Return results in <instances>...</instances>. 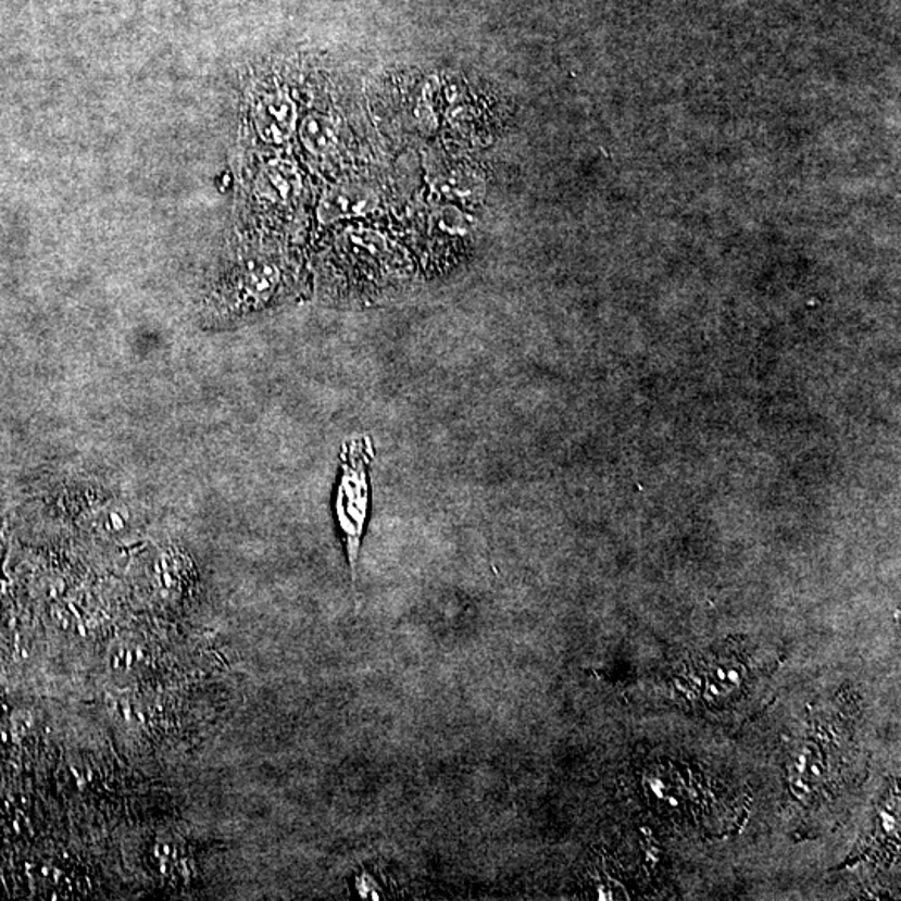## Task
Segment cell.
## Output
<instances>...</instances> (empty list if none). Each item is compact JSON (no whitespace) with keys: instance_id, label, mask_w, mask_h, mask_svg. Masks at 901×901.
<instances>
[{"instance_id":"3","label":"cell","mask_w":901,"mask_h":901,"mask_svg":"<svg viewBox=\"0 0 901 901\" xmlns=\"http://www.w3.org/2000/svg\"><path fill=\"white\" fill-rule=\"evenodd\" d=\"M376 192L361 184H341L333 187L321 199L317 216L323 223H336L349 217H361L376 209Z\"/></svg>"},{"instance_id":"6","label":"cell","mask_w":901,"mask_h":901,"mask_svg":"<svg viewBox=\"0 0 901 901\" xmlns=\"http://www.w3.org/2000/svg\"><path fill=\"white\" fill-rule=\"evenodd\" d=\"M302 146L314 158H327L338 146V127L327 115L310 114L299 127Z\"/></svg>"},{"instance_id":"1","label":"cell","mask_w":901,"mask_h":901,"mask_svg":"<svg viewBox=\"0 0 901 901\" xmlns=\"http://www.w3.org/2000/svg\"><path fill=\"white\" fill-rule=\"evenodd\" d=\"M367 451L370 449H364L363 442H354V449L346 456L341 492H339V523L345 533L346 553H348L354 581L361 539H363L364 525H366L367 501H370L366 479Z\"/></svg>"},{"instance_id":"5","label":"cell","mask_w":901,"mask_h":901,"mask_svg":"<svg viewBox=\"0 0 901 901\" xmlns=\"http://www.w3.org/2000/svg\"><path fill=\"white\" fill-rule=\"evenodd\" d=\"M259 198L273 204H289L302 189L296 165L288 161H273L264 165L255 183Z\"/></svg>"},{"instance_id":"2","label":"cell","mask_w":901,"mask_h":901,"mask_svg":"<svg viewBox=\"0 0 901 901\" xmlns=\"http://www.w3.org/2000/svg\"><path fill=\"white\" fill-rule=\"evenodd\" d=\"M254 123L264 142L283 145L298 127V108L284 90L264 93L255 104Z\"/></svg>"},{"instance_id":"4","label":"cell","mask_w":901,"mask_h":901,"mask_svg":"<svg viewBox=\"0 0 901 901\" xmlns=\"http://www.w3.org/2000/svg\"><path fill=\"white\" fill-rule=\"evenodd\" d=\"M706 665L710 666L711 672L701 676V681H704L703 686L708 694H704L703 700L708 701V704L716 706V704L729 703L747 686V676H750V672L738 658L733 660V658L718 656L706 661Z\"/></svg>"}]
</instances>
